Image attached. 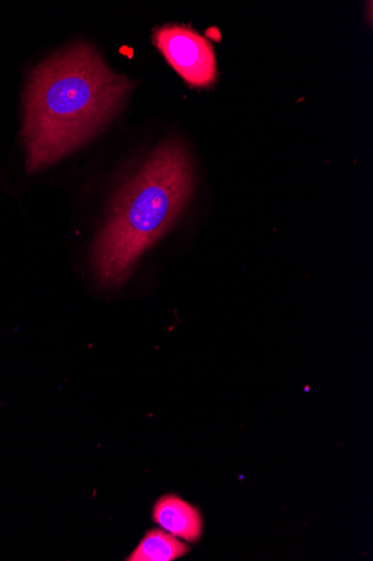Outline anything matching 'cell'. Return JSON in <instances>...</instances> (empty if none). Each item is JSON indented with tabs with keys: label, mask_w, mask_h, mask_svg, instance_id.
<instances>
[{
	"label": "cell",
	"mask_w": 373,
	"mask_h": 561,
	"mask_svg": "<svg viewBox=\"0 0 373 561\" xmlns=\"http://www.w3.org/2000/svg\"><path fill=\"white\" fill-rule=\"evenodd\" d=\"M131 87L86 43L40 64L31 75L24 100L27 172L59 162L92 139L118 114Z\"/></svg>",
	"instance_id": "obj_1"
},
{
	"label": "cell",
	"mask_w": 373,
	"mask_h": 561,
	"mask_svg": "<svg viewBox=\"0 0 373 561\" xmlns=\"http://www.w3.org/2000/svg\"><path fill=\"white\" fill-rule=\"evenodd\" d=\"M194 171L179 141L158 147L119 188L92 250L97 280L118 287L142 254L176 224L194 192Z\"/></svg>",
	"instance_id": "obj_2"
},
{
	"label": "cell",
	"mask_w": 373,
	"mask_h": 561,
	"mask_svg": "<svg viewBox=\"0 0 373 561\" xmlns=\"http://www.w3.org/2000/svg\"><path fill=\"white\" fill-rule=\"evenodd\" d=\"M153 42L190 87L208 88L217 82L214 48L194 30L183 25L159 27L153 33Z\"/></svg>",
	"instance_id": "obj_3"
},
{
	"label": "cell",
	"mask_w": 373,
	"mask_h": 561,
	"mask_svg": "<svg viewBox=\"0 0 373 561\" xmlns=\"http://www.w3.org/2000/svg\"><path fill=\"white\" fill-rule=\"evenodd\" d=\"M153 522L173 536L196 542L202 534V519L198 510L177 495H165L154 504Z\"/></svg>",
	"instance_id": "obj_4"
},
{
	"label": "cell",
	"mask_w": 373,
	"mask_h": 561,
	"mask_svg": "<svg viewBox=\"0 0 373 561\" xmlns=\"http://www.w3.org/2000/svg\"><path fill=\"white\" fill-rule=\"evenodd\" d=\"M190 548L166 530L147 533L139 546L127 558L128 561H173L186 556Z\"/></svg>",
	"instance_id": "obj_5"
}]
</instances>
